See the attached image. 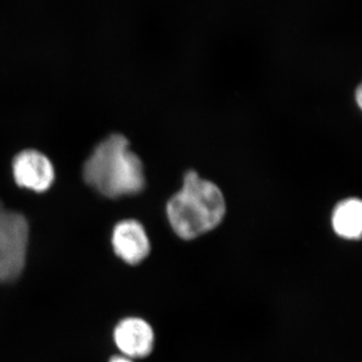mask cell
<instances>
[{"instance_id":"5b68a950","label":"cell","mask_w":362,"mask_h":362,"mask_svg":"<svg viewBox=\"0 0 362 362\" xmlns=\"http://www.w3.org/2000/svg\"><path fill=\"white\" fill-rule=\"evenodd\" d=\"M114 340L124 356L144 358L153 351L156 334L152 326L144 319L128 317L116 326Z\"/></svg>"},{"instance_id":"6da1fadb","label":"cell","mask_w":362,"mask_h":362,"mask_svg":"<svg viewBox=\"0 0 362 362\" xmlns=\"http://www.w3.org/2000/svg\"><path fill=\"white\" fill-rule=\"evenodd\" d=\"M83 175L90 187L110 199L138 194L145 185L142 162L120 134L97 145L85 162Z\"/></svg>"},{"instance_id":"3957f363","label":"cell","mask_w":362,"mask_h":362,"mask_svg":"<svg viewBox=\"0 0 362 362\" xmlns=\"http://www.w3.org/2000/svg\"><path fill=\"white\" fill-rule=\"evenodd\" d=\"M30 228L23 214L0 202V284L13 282L25 266Z\"/></svg>"},{"instance_id":"8992f818","label":"cell","mask_w":362,"mask_h":362,"mask_svg":"<svg viewBox=\"0 0 362 362\" xmlns=\"http://www.w3.org/2000/svg\"><path fill=\"white\" fill-rule=\"evenodd\" d=\"M112 245L117 256L128 265H138L148 257L150 240L139 221L125 220L117 223L112 235Z\"/></svg>"},{"instance_id":"9c48e42d","label":"cell","mask_w":362,"mask_h":362,"mask_svg":"<svg viewBox=\"0 0 362 362\" xmlns=\"http://www.w3.org/2000/svg\"><path fill=\"white\" fill-rule=\"evenodd\" d=\"M361 86H359L358 88H357V90H356V100H357V103H358V106L359 107H361V98H362V94H361Z\"/></svg>"},{"instance_id":"7a4b0ae2","label":"cell","mask_w":362,"mask_h":362,"mask_svg":"<svg viewBox=\"0 0 362 362\" xmlns=\"http://www.w3.org/2000/svg\"><path fill=\"white\" fill-rule=\"evenodd\" d=\"M226 214L223 192L211 181L188 171L183 187L168 204L169 223L178 237L194 240L220 225Z\"/></svg>"},{"instance_id":"277c9868","label":"cell","mask_w":362,"mask_h":362,"mask_svg":"<svg viewBox=\"0 0 362 362\" xmlns=\"http://www.w3.org/2000/svg\"><path fill=\"white\" fill-rule=\"evenodd\" d=\"M16 182L21 187L42 192L49 189L54 180L51 160L42 152L28 149L20 152L13 162Z\"/></svg>"},{"instance_id":"ba28073f","label":"cell","mask_w":362,"mask_h":362,"mask_svg":"<svg viewBox=\"0 0 362 362\" xmlns=\"http://www.w3.org/2000/svg\"><path fill=\"white\" fill-rule=\"evenodd\" d=\"M109 362H134L133 359L128 358V357L124 356H116L112 357Z\"/></svg>"},{"instance_id":"52a82bcc","label":"cell","mask_w":362,"mask_h":362,"mask_svg":"<svg viewBox=\"0 0 362 362\" xmlns=\"http://www.w3.org/2000/svg\"><path fill=\"white\" fill-rule=\"evenodd\" d=\"M333 230L337 235L346 240L361 239L362 233V202L349 199L335 207L332 216Z\"/></svg>"}]
</instances>
